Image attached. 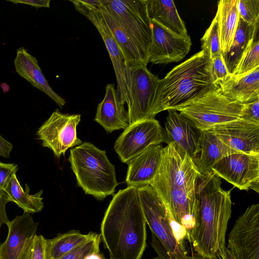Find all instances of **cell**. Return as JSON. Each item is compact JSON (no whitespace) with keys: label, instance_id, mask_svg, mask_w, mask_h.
I'll return each instance as SVG.
<instances>
[{"label":"cell","instance_id":"cell-1","mask_svg":"<svg viewBox=\"0 0 259 259\" xmlns=\"http://www.w3.org/2000/svg\"><path fill=\"white\" fill-rule=\"evenodd\" d=\"M199 174L189 156L169 143L163 148L159 167L150 184L170 217L186 229L188 241L195 224Z\"/></svg>","mask_w":259,"mask_h":259},{"label":"cell","instance_id":"cell-2","mask_svg":"<svg viewBox=\"0 0 259 259\" xmlns=\"http://www.w3.org/2000/svg\"><path fill=\"white\" fill-rule=\"evenodd\" d=\"M100 231L110 259H141L146 247L147 231L138 187L127 186L113 195Z\"/></svg>","mask_w":259,"mask_h":259},{"label":"cell","instance_id":"cell-3","mask_svg":"<svg viewBox=\"0 0 259 259\" xmlns=\"http://www.w3.org/2000/svg\"><path fill=\"white\" fill-rule=\"evenodd\" d=\"M221 184L220 178L212 172L199 174L196 186L195 224L189 242L197 254L210 259L223 255L232 212L230 191L223 190Z\"/></svg>","mask_w":259,"mask_h":259},{"label":"cell","instance_id":"cell-4","mask_svg":"<svg viewBox=\"0 0 259 259\" xmlns=\"http://www.w3.org/2000/svg\"><path fill=\"white\" fill-rule=\"evenodd\" d=\"M209 59L203 51L174 67L159 79L155 98L157 114L194 101L214 88Z\"/></svg>","mask_w":259,"mask_h":259},{"label":"cell","instance_id":"cell-5","mask_svg":"<svg viewBox=\"0 0 259 259\" xmlns=\"http://www.w3.org/2000/svg\"><path fill=\"white\" fill-rule=\"evenodd\" d=\"M141 205L152 233L151 245L161 259L187 254L186 229L175 222L150 185L138 187Z\"/></svg>","mask_w":259,"mask_h":259},{"label":"cell","instance_id":"cell-6","mask_svg":"<svg viewBox=\"0 0 259 259\" xmlns=\"http://www.w3.org/2000/svg\"><path fill=\"white\" fill-rule=\"evenodd\" d=\"M68 161L85 194L100 200L113 194L118 183L105 151L85 142L70 149Z\"/></svg>","mask_w":259,"mask_h":259},{"label":"cell","instance_id":"cell-7","mask_svg":"<svg viewBox=\"0 0 259 259\" xmlns=\"http://www.w3.org/2000/svg\"><path fill=\"white\" fill-rule=\"evenodd\" d=\"M124 71L129 124L155 119L158 78L147 66L124 62Z\"/></svg>","mask_w":259,"mask_h":259},{"label":"cell","instance_id":"cell-8","mask_svg":"<svg viewBox=\"0 0 259 259\" xmlns=\"http://www.w3.org/2000/svg\"><path fill=\"white\" fill-rule=\"evenodd\" d=\"M243 104L226 97L218 85L201 97L174 110L191 120L201 131L240 119Z\"/></svg>","mask_w":259,"mask_h":259},{"label":"cell","instance_id":"cell-9","mask_svg":"<svg viewBox=\"0 0 259 259\" xmlns=\"http://www.w3.org/2000/svg\"><path fill=\"white\" fill-rule=\"evenodd\" d=\"M104 6L117 19L133 39L147 65L151 26L145 0H105Z\"/></svg>","mask_w":259,"mask_h":259},{"label":"cell","instance_id":"cell-10","mask_svg":"<svg viewBox=\"0 0 259 259\" xmlns=\"http://www.w3.org/2000/svg\"><path fill=\"white\" fill-rule=\"evenodd\" d=\"M80 118V114H63L56 109L36 133L42 146L59 158L69 148L81 144L76 132Z\"/></svg>","mask_w":259,"mask_h":259},{"label":"cell","instance_id":"cell-11","mask_svg":"<svg viewBox=\"0 0 259 259\" xmlns=\"http://www.w3.org/2000/svg\"><path fill=\"white\" fill-rule=\"evenodd\" d=\"M163 129L155 119L130 124L115 142L114 149L121 162L128 163L149 146L164 142Z\"/></svg>","mask_w":259,"mask_h":259},{"label":"cell","instance_id":"cell-12","mask_svg":"<svg viewBox=\"0 0 259 259\" xmlns=\"http://www.w3.org/2000/svg\"><path fill=\"white\" fill-rule=\"evenodd\" d=\"M75 9L86 17L96 27L100 34L109 53L115 72L117 82V95L118 102L124 106L126 92L125 82L122 53L115 40L101 13L102 6H95L91 0H71Z\"/></svg>","mask_w":259,"mask_h":259},{"label":"cell","instance_id":"cell-13","mask_svg":"<svg viewBox=\"0 0 259 259\" xmlns=\"http://www.w3.org/2000/svg\"><path fill=\"white\" fill-rule=\"evenodd\" d=\"M212 171L240 190L259 192V154L229 155L214 165Z\"/></svg>","mask_w":259,"mask_h":259},{"label":"cell","instance_id":"cell-14","mask_svg":"<svg viewBox=\"0 0 259 259\" xmlns=\"http://www.w3.org/2000/svg\"><path fill=\"white\" fill-rule=\"evenodd\" d=\"M236 259H259V204L248 206L229 233L227 247Z\"/></svg>","mask_w":259,"mask_h":259},{"label":"cell","instance_id":"cell-15","mask_svg":"<svg viewBox=\"0 0 259 259\" xmlns=\"http://www.w3.org/2000/svg\"><path fill=\"white\" fill-rule=\"evenodd\" d=\"M151 26L149 62L156 64L178 62L188 54L192 45L189 35L178 34L155 20H151Z\"/></svg>","mask_w":259,"mask_h":259},{"label":"cell","instance_id":"cell-16","mask_svg":"<svg viewBox=\"0 0 259 259\" xmlns=\"http://www.w3.org/2000/svg\"><path fill=\"white\" fill-rule=\"evenodd\" d=\"M207 131L238 152L259 154V124L239 119L217 125Z\"/></svg>","mask_w":259,"mask_h":259},{"label":"cell","instance_id":"cell-17","mask_svg":"<svg viewBox=\"0 0 259 259\" xmlns=\"http://www.w3.org/2000/svg\"><path fill=\"white\" fill-rule=\"evenodd\" d=\"M168 111L163 131L164 142L174 144L193 160L198 151L201 131L177 111Z\"/></svg>","mask_w":259,"mask_h":259},{"label":"cell","instance_id":"cell-18","mask_svg":"<svg viewBox=\"0 0 259 259\" xmlns=\"http://www.w3.org/2000/svg\"><path fill=\"white\" fill-rule=\"evenodd\" d=\"M6 225L8 233L0 244V259H19L30 240L36 235L38 223L30 213L16 216Z\"/></svg>","mask_w":259,"mask_h":259},{"label":"cell","instance_id":"cell-19","mask_svg":"<svg viewBox=\"0 0 259 259\" xmlns=\"http://www.w3.org/2000/svg\"><path fill=\"white\" fill-rule=\"evenodd\" d=\"M163 147L149 146L128 162L125 182L128 186L150 185L159 167Z\"/></svg>","mask_w":259,"mask_h":259},{"label":"cell","instance_id":"cell-20","mask_svg":"<svg viewBox=\"0 0 259 259\" xmlns=\"http://www.w3.org/2000/svg\"><path fill=\"white\" fill-rule=\"evenodd\" d=\"M17 74L28 81L33 87L43 92L62 109L65 100L50 87L38 65L37 59L24 47L19 48L14 61Z\"/></svg>","mask_w":259,"mask_h":259},{"label":"cell","instance_id":"cell-21","mask_svg":"<svg viewBox=\"0 0 259 259\" xmlns=\"http://www.w3.org/2000/svg\"><path fill=\"white\" fill-rule=\"evenodd\" d=\"M103 100L98 104L94 120L108 133L124 130L129 124L127 110L119 103L114 83L107 84Z\"/></svg>","mask_w":259,"mask_h":259},{"label":"cell","instance_id":"cell-22","mask_svg":"<svg viewBox=\"0 0 259 259\" xmlns=\"http://www.w3.org/2000/svg\"><path fill=\"white\" fill-rule=\"evenodd\" d=\"M230 100L245 104L259 99V67L247 73L230 74L218 84Z\"/></svg>","mask_w":259,"mask_h":259},{"label":"cell","instance_id":"cell-23","mask_svg":"<svg viewBox=\"0 0 259 259\" xmlns=\"http://www.w3.org/2000/svg\"><path fill=\"white\" fill-rule=\"evenodd\" d=\"M240 153L230 148L209 131H201L198 151L193 161L199 174L212 172V167L224 157Z\"/></svg>","mask_w":259,"mask_h":259},{"label":"cell","instance_id":"cell-24","mask_svg":"<svg viewBox=\"0 0 259 259\" xmlns=\"http://www.w3.org/2000/svg\"><path fill=\"white\" fill-rule=\"evenodd\" d=\"M150 20H155L165 27L183 36H188L185 23L171 0H145Z\"/></svg>","mask_w":259,"mask_h":259},{"label":"cell","instance_id":"cell-25","mask_svg":"<svg viewBox=\"0 0 259 259\" xmlns=\"http://www.w3.org/2000/svg\"><path fill=\"white\" fill-rule=\"evenodd\" d=\"M237 0H221L218 2L221 47L223 56L229 51L233 43L239 20Z\"/></svg>","mask_w":259,"mask_h":259},{"label":"cell","instance_id":"cell-26","mask_svg":"<svg viewBox=\"0 0 259 259\" xmlns=\"http://www.w3.org/2000/svg\"><path fill=\"white\" fill-rule=\"evenodd\" d=\"M100 9L107 26L122 53L124 62L141 63L147 66L136 44L117 19L104 4Z\"/></svg>","mask_w":259,"mask_h":259},{"label":"cell","instance_id":"cell-27","mask_svg":"<svg viewBox=\"0 0 259 259\" xmlns=\"http://www.w3.org/2000/svg\"><path fill=\"white\" fill-rule=\"evenodd\" d=\"M258 26L248 25L239 18L233 43L229 52L223 56L228 70L232 74L242 54L251 41L255 38Z\"/></svg>","mask_w":259,"mask_h":259},{"label":"cell","instance_id":"cell-28","mask_svg":"<svg viewBox=\"0 0 259 259\" xmlns=\"http://www.w3.org/2000/svg\"><path fill=\"white\" fill-rule=\"evenodd\" d=\"M24 191L18 180L16 175H13L6 188L4 189L10 201L15 203L21 208L24 212L34 213L41 211L44 206L41 195L43 191L30 195L29 188L27 184Z\"/></svg>","mask_w":259,"mask_h":259},{"label":"cell","instance_id":"cell-29","mask_svg":"<svg viewBox=\"0 0 259 259\" xmlns=\"http://www.w3.org/2000/svg\"><path fill=\"white\" fill-rule=\"evenodd\" d=\"M98 234L93 232L83 234L79 231L75 230L58 234L54 238L48 239L50 259L59 258Z\"/></svg>","mask_w":259,"mask_h":259},{"label":"cell","instance_id":"cell-30","mask_svg":"<svg viewBox=\"0 0 259 259\" xmlns=\"http://www.w3.org/2000/svg\"><path fill=\"white\" fill-rule=\"evenodd\" d=\"M201 48L209 60L215 56L222 54L221 47L219 24L217 14L210 26L201 39Z\"/></svg>","mask_w":259,"mask_h":259},{"label":"cell","instance_id":"cell-31","mask_svg":"<svg viewBox=\"0 0 259 259\" xmlns=\"http://www.w3.org/2000/svg\"><path fill=\"white\" fill-rule=\"evenodd\" d=\"M259 67V40L251 41L242 54L231 74L240 75L250 72Z\"/></svg>","mask_w":259,"mask_h":259},{"label":"cell","instance_id":"cell-32","mask_svg":"<svg viewBox=\"0 0 259 259\" xmlns=\"http://www.w3.org/2000/svg\"><path fill=\"white\" fill-rule=\"evenodd\" d=\"M19 259H50L48 239L36 234L30 240Z\"/></svg>","mask_w":259,"mask_h":259},{"label":"cell","instance_id":"cell-33","mask_svg":"<svg viewBox=\"0 0 259 259\" xmlns=\"http://www.w3.org/2000/svg\"><path fill=\"white\" fill-rule=\"evenodd\" d=\"M239 18L249 25L258 26L259 0H237Z\"/></svg>","mask_w":259,"mask_h":259},{"label":"cell","instance_id":"cell-34","mask_svg":"<svg viewBox=\"0 0 259 259\" xmlns=\"http://www.w3.org/2000/svg\"><path fill=\"white\" fill-rule=\"evenodd\" d=\"M100 234L77 246L58 259H85L91 254L100 252Z\"/></svg>","mask_w":259,"mask_h":259},{"label":"cell","instance_id":"cell-35","mask_svg":"<svg viewBox=\"0 0 259 259\" xmlns=\"http://www.w3.org/2000/svg\"><path fill=\"white\" fill-rule=\"evenodd\" d=\"M209 72L215 85L226 79L230 74L226 65L222 54L215 56L209 60Z\"/></svg>","mask_w":259,"mask_h":259},{"label":"cell","instance_id":"cell-36","mask_svg":"<svg viewBox=\"0 0 259 259\" xmlns=\"http://www.w3.org/2000/svg\"><path fill=\"white\" fill-rule=\"evenodd\" d=\"M240 119L249 122L259 124V99L243 104Z\"/></svg>","mask_w":259,"mask_h":259},{"label":"cell","instance_id":"cell-37","mask_svg":"<svg viewBox=\"0 0 259 259\" xmlns=\"http://www.w3.org/2000/svg\"><path fill=\"white\" fill-rule=\"evenodd\" d=\"M18 169V165L15 163L0 162V189L6 188L13 175H16Z\"/></svg>","mask_w":259,"mask_h":259},{"label":"cell","instance_id":"cell-38","mask_svg":"<svg viewBox=\"0 0 259 259\" xmlns=\"http://www.w3.org/2000/svg\"><path fill=\"white\" fill-rule=\"evenodd\" d=\"M10 201V199L5 191L0 189V229L3 224L6 225L10 221L6 211V205Z\"/></svg>","mask_w":259,"mask_h":259},{"label":"cell","instance_id":"cell-39","mask_svg":"<svg viewBox=\"0 0 259 259\" xmlns=\"http://www.w3.org/2000/svg\"><path fill=\"white\" fill-rule=\"evenodd\" d=\"M15 4H25L36 8L50 7V0H7Z\"/></svg>","mask_w":259,"mask_h":259},{"label":"cell","instance_id":"cell-40","mask_svg":"<svg viewBox=\"0 0 259 259\" xmlns=\"http://www.w3.org/2000/svg\"><path fill=\"white\" fill-rule=\"evenodd\" d=\"M13 147L12 144L0 135V156L9 158Z\"/></svg>","mask_w":259,"mask_h":259},{"label":"cell","instance_id":"cell-41","mask_svg":"<svg viewBox=\"0 0 259 259\" xmlns=\"http://www.w3.org/2000/svg\"><path fill=\"white\" fill-rule=\"evenodd\" d=\"M168 259H210L209 258L201 256L199 254H195L193 255H188L187 254L170 256Z\"/></svg>","mask_w":259,"mask_h":259},{"label":"cell","instance_id":"cell-42","mask_svg":"<svg viewBox=\"0 0 259 259\" xmlns=\"http://www.w3.org/2000/svg\"><path fill=\"white\" fill-rule=\"evenodd\" d=\"M221 259H236L233 255L230 250L227 247H225L223 255Z\"/></svg>","mask_w":259,"mask_h":259},{"label":"cell","instance_id":"cell-43","mask_svg":"<svg viewBox=\"0 0 259 259\" xmlns=\"http://www.w3.org/2000/svg\"><path fill=\"white\" fill-rule=\"evenodd\" d=\"M104 256L100 252H95L88 255L85 259H104Z\"/></svg>","mask_w":259,"mask_h":259},{"label":"cell","instance_id":"cell-44","mask_svg":"<svg viewBox=\"0 0 259 259\" xmlns=\"http://www.w3.org/2000/svg\"><path fill=\"white\" fill-rule=\"evenodd\" d=\"M104 259H106V258H104ZM109 259H110V258H109ZM151 259H161V258L160 257H159L158 256H157V257H154V258H153Z\"/></svg>","mask_w":259,"mask_h":259}]
</instances>
